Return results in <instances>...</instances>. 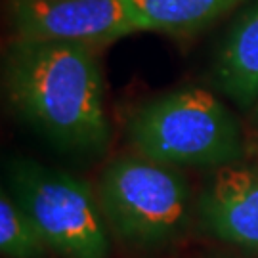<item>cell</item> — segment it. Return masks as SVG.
<instances>
[{"label": "cell", "instance_id": "cell-2", "mask_svg": "<svg viewBox=\"0 0 258 258\" xmlns=\"http://www.w3.org/2000/svg\"><path fill=\"white\" fill-rule=\"evenodd\" d=\"M126 136L138 155L174 168L235 166L245 155L239 120L205 88H178L130 115Z\"/></svg>", "mask_w": 258, "mask_h": 258}, {"label": "cell", "instance_id": "cell-5", "mask_svg": "<svg viewBox=\"0 0 258 258\" xmlns=\"http://www.w3.org/2000/svg\"><path fill=\"white\" fill-rule=\"evenodd\" d=\"M21 40H65L102 46L142 31L132 0H10Z\"/></svg>", "mask_w": 258, "mask_h": 258}, {"label": "cell", "instance_id": "cell-9", "mask_svg": "<svg viewBox=\"0 0 258 258\" xmlns=\"http://www.w3.org/2000/svg\"><path fill=\"white\" fill-rule=\"evenodd\" d=\"M0 249L8 258H44L46 241L4 189L0 197Z\"/></svg>", "mask_w": 258, "mask_h": 258}, {"label": "cell", "instance_id": "cell-4", "mask_svg": "<svg viewBox=\"0 0 258 258\" xmlns=\"http://www.w3.org/2000/svg\"><path fill=\"white\" fill-rule=\"evenodd\" d=\"M8 195L63 258H105L107 220L88 182L31 159H14L6 170Z\"/></svg>", "mask_w": 258, "mask_h": 258}, {"label": "cell", "instance_id": "cell-3", "mask_svg": "<svg viewBox=\"0 0 258 258\" xmlns=\"http://www.w3.org/2000/svg\"><path fill=\"white\" fill-rule=\"evenodd\" d=\"M98 197L107 226L140 249L174 243L191 216L189 185L180 168L142 155L111 161L100 178Z\"/></svg>", "mask_w": 258, "mask_h": 258}, {"label": "cell", "instance_id": "cell-6", "mask_svg": "<svg viewBox=\"0 0 258 258\" xmlns=\"http://www.w3.org/2000/svg\"><path fill=\"white\" fill-rule=\"evenodd\" d=\"M199 216L218 239L258 252V170H216L199 197Z\"/></svg>", "mask_w": 258, "mask_h": 258}, {"label": "cell", "instance_id": "cell-7", "mask_svg": "<svg viewBox=\"0 0 258 258\" xmlns=\"http://www.w3.org/2000/svg\"><path fill=\"white\" fill-rule=\"evenodd\" d=\"M214 81L243 107L258 102V0L226 33L214 59Z\"/></svg>", "mask_w": 258, "mask_h": 258}, {"label": "cell", "instance_id": "cell-10", "mask_svg": "<svg viewBox=\"0 0 258 258\" xmlns=\"http://www.w3.org/2000/svg\"><path fill=\"white\" fill-rule=\"evenodd\" d=\"M256 119H258V102H256Z\"/></svg>", "mask_w": 258, "mask_h": 258}, {"label": "cell", "instance_id": "cell-8", "mask_svg": "<svg viewBox=\"0 0 258 258\" xmlns=\"http://www.w3.org/2000/svg\"><path fill=\"white\" fill-rule=\"evenodd\" d=\"M245 0H132L142 31L170 35L195 33L209 27Z\"/></svg>", "mask_w": 258, "mask_h": 258}, {"label": "cell", "instance_id": "cell-1", "mask_svg": "<svg viewBox=\"0 0 258 258\" xmlns=\"http://www.w3.org/2000/svg\"><path fill=\"white\" fill-rule=\"evenodd\" d=\"M98 46L16 38L4 59L10 105L54 148L92 155L109 144Z\"/></svg>", "mask_w": 258, "mask_h": 258}]
</instances>
